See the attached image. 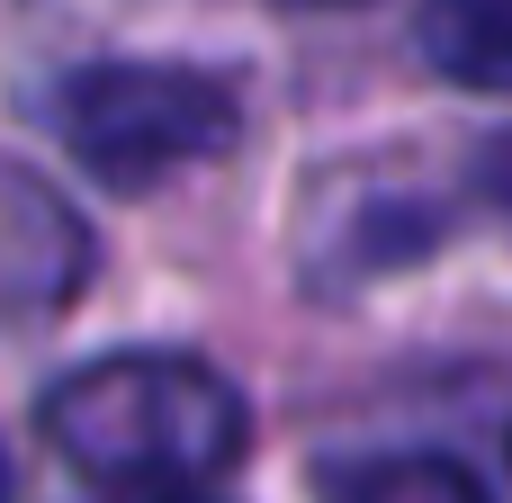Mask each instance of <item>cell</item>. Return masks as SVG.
Segmentation results:
<instances>
[{
	"label": "cell",
	"instance_id": "obj_1",
	"mask_svg": "<svg viewBox=\"0 0 512 503\" xmlns=\"http://www.w3.org/2000/svg\"><path fill=\"white\" fill-rule=\"evenodd\" d=\"M45 441L117 495L207 486L252 450V405L189 351H108L45 396Z\"/></svg>",
	"mask_w": 512,
	"mask_h": 503
},
{
	"label": "cell",
	"instance_id": "obj_2",
	"mask_svg": "<svg viewBox=\"0 0 512 503\" xmlns=\"http://www.w3.org/2000/svg\"><path fill=\"white\" fill-rule=\"evenodd\" d=\"M63 153L108 189H162L171 171H198L234 144L243 108L198 63H81L45 99Z\"/></svg>",
	"mask_w": 512,
	"mask_h": 503
},
{
	"label": "cell",
	"instance_id": "obj_3",
	"mask_svg": "<svg viewBox=\"0 0 512 503\" xmlns=\"http://www.w3.org/2000/svg\"><path fill=\"white\" fill-rule=\"evenodd\" d=\"M90 279V225L27 162H0V315H54Z\"/></svg>",
	"mask_w": 512,
	"mask_h": 503
},
{
	"label": "cell",
	"instance_id": "obj_4",
	"mask_svg": "<svg viewBox=\"0 0 512 503\" xmlns=\"http://www.w3.org/2000/svg\"><path fill=\"white\" fill-rule=\"evenodd\" d=\"M414 45L441 81L512 99V0H423Z\"/></svg>",
	"mask_w": 512,
	"mask_h": 503
},
{
	"label": "cell",
	"instance_id": "obj_5",
	"mask_svg": "<svg viewBox=\"0 0 512 503\" xmlns=\"http://www.w3.org/2000/svg\"><path fill=\"white\" fill-rule=\"evenodd\" d=\"M324 503H495L477 468L441 450H396V459H351L324 477Z\"/></svg>",
	"mask_w": 512,
	"mask_h": 503
},
{
	"label": "cell",
	"instance_id": "obj_6",
	"mask_svg": "<svg viewBox=\"0 0 512 503\" xmlns=\"http://www.w3.org/2000/svg\"><path fill=\"white\" fill-rule=\"evenodd\" d=\"M126 503H216V495H207V486H135Z\"/></svg>",
	"mask_w": 512,
	"mask_h": 503
},
{
	"label": "cell",
	"instance_id": "obj_7",
	"mask_svg": "<svg viewBox=\"0 0 512 503\" xmlns=\"http://www.w3.org/2000/svg\"><path fill=\"white\" fill-rule=\"evenodd\" d=\"M279 9H351V0H279Z\"/></svg>",
	"mask_w": 512,
	"mask_h": 503
},
{
	"label": "cell",
	"instance_id": "obj_8",
	"mask_svg": "<svg viewBox=\"0 0 512 503\" xmlns=\"http://www.w3.org/2000/svg\"><path fill=\"white\" fill-rule=\"evenodd\" d=\"M0 503H9V459H0Z\"/></svg>",
	"mask_w": 512,
	"mask_h": 503
}]
</instances>
